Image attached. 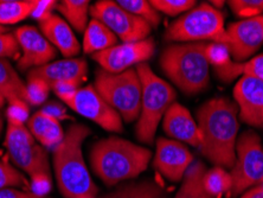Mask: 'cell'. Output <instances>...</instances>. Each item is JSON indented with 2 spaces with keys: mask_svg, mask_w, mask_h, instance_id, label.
<instances>
[{
  "mask_svg": "<svg viewBox=\"0 0 263 198\" xmlns=\"http://www.w3.org/2000/svg\"><path fill=\"white\" fill-rule=\"evenodd\" d=\"M197 118L202 134L200 152L212 164L233 169L239 130L237 106L229 99L215 98L200 106Z\"/></svg>",
  "mask_w": 263,
  "mask_h": 198,
  "instance_id": "6da1fadb",
  "label": "cell"
},
{
  "mask_svg": "<svg viewBox=\"0 0 263 198\" xmlns=\"http://www.w3.org/2000/svg\"><path fill=\"white\" fill-rule=\"evenodd\" d=\"M152 152L126 139L110 137L94 143L90 164L100 179L108 186L132 179L144 172Z\"/></svg>",
  "mask_w": 263,
  "mask_h": 198,
  "instance_id": "7a4b0ae2",
  "label": "cell"
},
{
  "mask_svg": "<svg viewBox=\"0 0 263 198\" xmlns=\"http://www.w3.org/2000/svg\"><path fill=\"white\" fill-rule=\"evenodd\" d=\"M90 130L83 125H72L65 132L64 139L53 150V168L62 195L65 198L96 196L98 186L91 181L82 154L83 141Z\"/></svg>",
  "mask_w": 263,
  "mask_h": 198,
  "instance_id": "3957f363",
  "label": "cell"
},
{
  "mask_svg": "<svg viewBox=\"0 0 263 198\" xmlns=\"http://www.w3.org/2000/svg\"><path fill=\"white\" fill-rule=\"evenodd\" d=\"M206 45L205 42L175 44L161 53V69L185 94H197L208 87L210 64L205 56Z\"/></svg>",
  "mask_w": 263,
  "mask_h": 198,
  "instance_id": "277c9868",
  "label": "cell"
},
{
  "mask_svg": "<svg viewBox=\"0 0 263 198\" xmlns=\"http://www.w3.org/2000/svg\"><path fill=\"white\" fill-rule=\"evenodd\" d=\"M141 82V111L137 125V137L145 143H152L160 120L176 100V91L161 80L147 63L138 64Z\"/></svg>",
  "mask_w": 263,
  "mask_h": 198,
  "instance_id": "5b68a950",
  "label": "cell"
},
{
  "mask_svg": "<svg viewBox=\"0 0 263 198\" xmlns=\"http://www.w3.org/2000/svg\"><path fill=\"white\" fill-rule=\"evenodd\" d=\"M168 42L227 43L224 15L210 3H203L180 15L165 32Z\"/></svg>",
  "mask_w": 263,
  "mask_h": 198,
  "instance_id": "8992f818",
  "label": "cell"
},
{
  "mask_svg": "<svg viewBox=\"0 0 263 198\" xmlns=\"http://www.w3.org/2000/svg\"><path fill=\"white\" fill-rule=\"evenodd\" d=\"M94 88L126 122L140 116L141 82L135 69L110 74L103 69L96 71Z\"/></svg>",
  "mask_w": 263,
  "mask_h": 198,
  "instance_id": "52a82bcc",
  "label": "cell"
},
{
  "mask_svg": "<svg viewBox=\"0 0 263 198\" xmlns=\"http://www.w3.org/2000/svg\"><path fill=\"white\" fill-rule=\"evenodd\" d=\"M231 196H239L263 181V146L253 131H247L236 142V160L230 172Z\"/></svg>",
  "mask_w": 263,
  "mask_h": 198,
  "instance_id": "ba28073f",
  "label": "cell"
},
{
  "mask_svg": "<svg viewBox=\"0 0 263 198\" xmlns=\"http://www.w3.org/2000/svg\"><path fill=\"white\" fill-rule=\"evenodd\" d=\"M11 160L31 178L50 177V165L45 147L34 142L33 135L24 123L9 122L4 141Z\"/></svg>",
  "mask_w": 263,
  "mask_h": 198,
  "instance_id": "9c48e42d",
  "label": "cell"
},
{
  "mask_svg": "<svg viewBox=\"0 0 263 198\" xmlns=\"http://www.w3.org/2000/svg\"><path fill=\"white\" fill-rule=\"evenodd\" d=\"M89 13L94 19L103 23L123 43L144 41L152 30V26L144 19L129 13L111 0L95 3L90 6Z\"/></svg>",
  "mask_w": 263,
  "mask_h": 198,
  "instance_id": "30bf717a",
  "label": "cell"
},
{
  "mask_svg": "<svg viewBox=\"0 0 263 198\" xmlns=\"http://www.w3.org/2000/svg\"><path fill=\"white\" fill-rule=\"evenodd\" d=\"M156 43L153 38L134 43H122L96 52L92 58L101 65V69L110 74H121L132 69L133 65L146 63L154 55Z\"/></svg>",
  "mask_w": 263,
  "mask_h": 198,
  "instance_id": "8fae6325",
  "label": "cell"
},
{
  "mask_svg": "<svg viewBox=\"0 0 263 198\" xmlns=\"http://www.w3.org/2000/svg\"><path fill=\"white\" fill-rule=\"evenodd\" d=\"M67 106L108 132L120 133L123 131L122 118L101 98L94 85L80 88Z\"/></svg>",
  "mask_w": 263,
  "mask_h": 198,
  "instance_id": "7c38bea8",
  "label": "cell"
},
{
  "mask_svg": "<svg viewBox=\"0 0 263 198\" xmlns=\"http://www.w3.org/2000/svg\"><path fill=\"white\" fill-rule=\"evenodd\" d=\"M263 44V15L233 23L227 29V43L231 57L242 63Z\"/></svg>",
  "mask_w": 263,
  "mask_h": 198,
  "instance_id": "4fadbf2b",
  "label": "cell"
},
{
  "mask_svg": "<svg viewBox=\"0 0 263 198\" xmlns=\"http://www.w3.org/2000/svg\"><path fill=\"white\" fill-rule=\"evenodd\" d=\"M14 37L21 48L22 56L18 60V68L25 71L30 68H38L51 63L56 57V50L50 42L33 26H22L14 31Z\"/></svg>",
  "mask_w": 263,
  "mask_h": 198,
  "instance_id": "5bb4252c",
  "label": "cell"
},
{
  "mask_svg": "<svg viewBox=\"0 0 263 198\" xmlns=\"http://www.w3.org/2000/svg\"><path fill=\"white\" fill-rule=\"evenodd\" d=\"M192 163V153L184 143L166 138H159L157 140L153 165L158 172L168 181H183Z\"/></svg>",
  "mask_w": 263,
  "mask_h": 198,
  "instance_id": "9a60e30c",
  "label": "cell"
},
{
  "mask_svg": "<svg viewBox=\"0 0 263 198\" xmlns=\"http://www.w3.org/2000/svg\"><path fill=\"white\" fill-rule=\"evenodd\" d=\"M234 98L242 121L253 127H263L262 81L254 77L242 76L234 88Z\"/></svg>",
  "mask_w": 263,
  "mask_h": 198,
  "instance_id": "2e32d148",
  "label": "cell"
},
{
  "mask_svg": "<svg viewBox=\"0 0 263 198\" xmlns=\"http://www.w3.org/2000/svg\"><path fill=\"white\" fill-rule=\"evenodd\" d=\"M162 119H164L162 127L170 138L200 149L202 134L198 123L195 121L186 107L178 102H173Z\"/></svg>",
  "mask_w": 263,
  "mask_h": 198,
  "instance_id": "e0dca14e",
  "label": "cell"
},
{
  "mask_svg": "<svg viewBox=\"0 0 263 198\" xmlns=\"http://www.w3.org/2000/svg\"><path fill=\"white\" fill-rule=\"evenodd\" d=\"M88 73V64L83 58H65L62 61L51 62L43 67L30 70L28 79H41L50 87L61 81H72L82 83Z\"/></svg>",
  "mask_w": 263,
  "mask_h": 198,
  "instance_id": "ac0fdd59",
  "label": "cell"
},
{
  "mask_svg": "<svg viewBox=\"0 0 263 198\" xmlns=\"http://www.w3.org/2000/svg\"><path fill=\"white\" fill-rule=\"evenodd\" d=\"M40 28L43 36L50 42L53 48L62 52L64 57H72L80 52V43L70 25L63 21L60 15L51 14L48 19L40 23Z\"/></svg>",
  "mask_w": 263,
  "mask_h": 198,
  "instance_id": "d6986e66",
  "label": "cell"
},
{
  "mask_svg": "<svg viewBox=\"0 0 263 198\" xmlns=\"http://www.w3.org/2000/svg\"><path fill=\"white\" fill-rule=\"evenodd\" d=\"M28 128L45 149L55 150L64 139V132L59 120L38 111L28 120Z\"/></svg>",
  "mask_w": 263,
  "mask_h": 198,
  "instance_id": "ffe728a7",
  "label": "cell"
},
{
  "mask_svg": "<svg viewBox=\"0 0 263 198\" xmlns=\"http://www.w3.org/2000/svg\"><path fill=\"white\" fill-rule=\"evenodd\" d=\"M118 37L98 19L92 18L84 31L83 50L86 53L94 55L117 45Z\"/></svg>",
  "mask_w": 263,
  "mask_h": 198,
  "instance_id": "44dd1931",
  "label": "cell"
},
{
  "mask_svg": "<svg viewBox=\"0 0 263 198\" xmlns=\"http://www.w3.org/2000/svg\"><path fill=\"white\" fill-rule=\"evenodd\" d=\"M0 93L9 103L14 101L26 102V84L5 58H0Z\"/></svg>",
  "mask_w": 263,
  "mask_h": 198,
  "instance_id": "7402d4cb",
  "label": "cell"
},
{
  "mask_svg": "<svg viewBox=\"0 0 263 198\" xmlns=\"http://www.w3.org/2000/svg\"><path fill=\"white\" fill-rule=\"evenodd\" d=\"M206 169L202 161H193L185 173L179 190L173 198H214L205 191L203 178Z\"/></svg>",
  "mask_w": 263,
  "mask_h": 198,
  "instance_id": "603a6c76",
  "label": "cell"
},
{
  "mask_svg": "<svg viewBox=\"0 0 263 198\" xmlns=\"http://www.w3.org/2000/svg\"><path fill=\"white\" fill-rule=\"evenodd\" d=\"M216 75L220 80L228 81V82H230V81H233L236 77L241 75L254 77V79L263 82V53L250 58L247 62H242V63L231 62L226 68L216 70Z\"/></svg>",
  "mask_w": 263,
  "mask_h": 198,
  "instance_id": "cb8c5ba5",
  "label": "cell"
},
{
  "mask_svg": "<svg viewBox=\"0 0 263 198\" xmlns=\"http://www.w3.org/2000/svg\"><path fill=\"white\" fill-rule=\"evenodd\" d=\"M103 198H167V192L157 182L144 181L123 185Z\"/></svg>",
  "mask_w": 263,
  "mask_h": 198,
  "instance_id": "d4e9b609",
  "label": "cell"
},
{
  "mask_svg": "<svg viewBox=\"0 0 263 198\" xmlns=\"http://www.w3.org/2000/svg\"><path fill=\"white\" fill-rule=\"evenodd\" d=\"M88 0H63L57 4L56 9L63 14L68 24L79 32H84L88 26V15L90 10Z\"/></svg>",
  "mask_w": 263,
  "mask_h": 198,
  "instance_id": "484cf974",
  "label": "cell"
},
{
  "mask_svg": "<svg viewBox=\"0 0 263 198\" xmlns=\"http://www.w3.org/2000/svg\"><path fill=\"white\" fill-rule=\"evenodd\" d=\"M37 0H4L0 2V25H13L32 14Z\"/></svg>",
  "mask_w": 263,
  "mask_h": 198,
  "instance_id": "4316f807",
  "label": "cell"
},
{
  "mask_svg": "<svg viewBox=\"0 0 263 198\" xmlns=\"http://www.w3.org/2000/svg\"><path fill=\"white\" fill-rule=\"evenodd\" d=\"M203 186L211 197H218L220 195L231 191L233 179L229 172H227L223 168H216L205 172L203 178Z\"/></svg>",
  "mask_w": 263,
  "mask_h": 198,
  "instance_id": "83f0119b",
  "label": "cell"
},
{
  "mask_svg": "<svg viewBox=\"0 0 263 198\" xmlns=\"http://www.w3.org/2000/svg\"><path fill=\"white\" fill-rule=\"evenodd\" d=\"M122 9L128 11L129 13L144 19L151 26H158L160 23V14L149 2L146 0H119L117 2Z\"/></svg>",
  "mask_w": 263,
  "mask_h": 198,
  "instance_id": "f1b7e54d",
  "label": "cell"
},
{
  "mask_svg": "<svg viewBox=\"0 0 263 198\" xmlns=\"http://www.w3.org/2000/svg\"><path fill=\"white\" fill-rule=\"evenodd\" d=\"M23 189L31 191L29 181L7 160H0V190Z\"/></svg>",
  "mask_w": 263,
  "mask_h": 198,
  "instance_id": "f546056e",
  "label": "cell"
},
{
  "mask_svg": "<svg viewBox=\"0 0 263 198\" xmlns=\"http://www.w3.org/2000/svg\"><path fill=\"white\" fill-rule=\"evenodd\" d=\"M205 56L209 64L215 68V70L226 68L231 62V53L229 48L223 43H208L206 49H205Z\"/></svg>",
  "mask_w": 263,
  "mask_h": 198,
  "instance_id": "4dcf8cb0",
  "label": "cell"
},
{
  "mask_svg": "<svg viewBox=\"0 0 263 198\" xmlns=\"http://www.w3.org/2000/svg\"><path fill=\"white\" fill-rule=\"evenodd\" d=\"M51 87L41 79H28L26 84V102L31 106H41L49 98V92Z\"/></svg>",
  "mask_w": 263,
  "mask_h": 198,
  "instance_id": "1f68e13d",
  "label": "cell"
},
{
  "mask_svg": "<svg viewBox=\"0 0 263 198\" xmlns=\"http://www.w3.org/2000/svg\"><path fill=\"white\" fill-rule=\"evenodd\" d=\"M149 3L158 12L172 15V17L187 12L197 4L195 0H152Z\"/></svg>",
  "mask_w": 263,
  "mask_h": 198,
  "instance_id": "d6a6232c",
  "label": "cell"
},
{
  "mask_svg": "<svg viewBox=\"0 0 263 198\" xmlns=\"http://www.w3.org/2000/svg\"><path fill=\"white\" fill-rule=\"evenodd\" d=\"M228 4L234 13L241 18L248 19L263 15V0H231Z\"/></svg>",
  "mask_w": 263,
  "mask_h": 198,
  "instance_id": "836d02e7",
  "label": "cell"
},
{
  "mask_svg": "<svg viewBox=\"0 0 263 198\" xmlns=\"http://www.w3.org/2000/svg\"><path fill=\"white\" fill-rule=\"evenodd\" d=\"M0 58H11L19 60L21 58V48L13 33L0 34Z\"/></svg>",
  "mask_w": 263,
  "mask_h": 198,
  "instance_id": "e575fe53",
  "label": "cell"
},
{
  "mask_svg": "<svg viewBox=\"0 0 263 198\" xmlns=\"http://www.w3.org/2000/svg\"><path fill=\"white\" fill-rule=\"evenodd\" d=\"M81 88V83L72 82V81H61L51 85L53 93L59 96V98L67 104L70 101L79 89Z\"/></svg>",
  "mask_w": 263,
  "mask_h": 198,
  "instance_id": "d590c367",
  "label": "cell"
},
{
  "mask_svg": "<svg viewBox=\"0 0 263 198\" xmlns=\"http://www.w3.org/2000/svg\"><path fill=\"white\" fill-rule=\"evenodd\" d=\"M9 110H7V120L9 122L24 123L29 118V106L25 101H14L9 103Z\"/></svg>",
  "mask_w": 263,
  "mask_h": 198,
  "instance_id": "8d00e7d4",
  "label": "cell"
},
{
  "mask_svg": "<svg viewBox=\"0 0 263 198\" xmlns=\"http://www.w3.org/2000/svg\"><path fill=\"white\" fill-rule=\"evenodd\" d=\"M56 6L57 3L53 0H37V5L34 7L31 17L38 21V23L43 22L53 14L52 10L56 9Z\"/></svg>",
  "mask_w": 263,
  "mask_h": 198,
  "instance_id": "74e56055",
  "label": "cell"
},
{
  "mask_svg": "<svg viewBox=\"0 0 263 198\" xmlns=\"http://www.w3.org/2000/svg\"><path fill=\"white\" fill-rule=\"evenodd\" d=\"M42 112L45 114H48L51 116V118L59 120H68L71 119V116L68 114L67 108H65L63 104H61L60 102H55V101H51V102L45 103L43 107H42Z\"/></svg>",
  "mask_w": 263,
  "mask_h": 198,
  "instance_id": "f35d334b",
  "label": "cell"
},
{
  "mask_svg": "<svg viewBox=\"0 0 263 198\" xmlns=\"http://www.w3.org/2000/svg\"><path fill=\"white\" fill-rule=\"evenodd\" d=\"M0 198H45L43 196H38L32 191L19 189H4L0 190Z\"/></svg>",
  "mask_w": 263,
  "mask_h": 198,
  "instance_id": "ab89813d",
  "label": "cell"
},
{
  "mask_svg": "<svg viewBox=\"0 0 263 198\" xmlns=\"http://www.w3.org/2000/svg\"><path fill=\"white\" fill-rule=\"evenodd\" d=\"M239 198H263V188L261 186H254L243 193Z\"/></svg>",
  "mask_w": 263,
  "mask_h": 198,
  "instance_id": "60d3db41",
  "label": "cell"
},
{
  "mask_svg": "<svg viewBox=\"0 0 263 198\" xmlns=\"http://www.w3.org/2000/svg\"><path fill=\"white\" fill-rule=\"evenodd\" d=\"M5 102H6V99L4 98V95L2 94V93H0V108L4 107V104H5Z\"/></svg>",
  "mask_w": 263,
  "mask_h": 198,
  "instance_id": "b9f144b4",
  "label": "cell"
},
{
  "mask_svg": "<svg viewBox=\"0 0 263 198\" xmlns=\"http://www.w3.org/2000/svg\"><path fill=\"white\" fill-rule=\"evenodd\" d=\"M210 4H214L215 6H218V7H220V6H223L224 2H211Z\"/></svg>",
  "mask_w": 263,
  "mask_h": 198,
  "instance_id": "7bdbcfd3",
  "label": "cell"
},
{
  "mask_svg": "<svg viewBox=\"0 0 263 198\" xmlns=\"http://www.w3.org/2000/svg\"><path fill=\"white\" fill-rule=\"evenodd\" d=\"M2 33H7V29L5 28V26L0 25V34H2Z\"/></svg>",
  "mask_w": 263,
  "mask_h": 198,
  "instance_id": "ee69618b",
  "label": "cell"
},
{
  "mask_svg": "<svg viewBox=\"0 0 263 198\" xmlns=\"http://www.w3.org/2000/svg\"><path fill=\"white\" fill-rule=\"evenodd\" d=\"M79 198H98L96 196H91V195H88V196H82V197H79Z\"/></svg>",
  "mask_w": 263,
  "mask_h": 198,
  "instance_id": "f6af8a7d",
  "label": "cell"
},
{
  "mask_svg": "<svg viewBox=\"0 0 263 198\" xmlns=\"http://www.w3.org/2000/svg\"><path fill=\"white\" fill-rule=\"evenodd\" d=\"M2 130H3V119L2 116H0V133H2Z\"/></svg>",
  "mask_w": 263,
  "mask_h": 198,
  "instance_id": "bcb514c9",
  "label": "cell"
},
{
  "mask_svg": "<svg viewBox=\"0 0 263 198\" xmlns=\"http://www.w3.org/2000/svg\"><path fill=\"white\" fill-rule=\"evenodd\" d=\"M258 186H261V188H263V181L261 182V184H260V185H258Z\"/></svg>",
  "mask_w": 263,
  "mask_h": 198,
  "instance_id": "7dc6e473",
  "label": "cell"
}]
</instances>
